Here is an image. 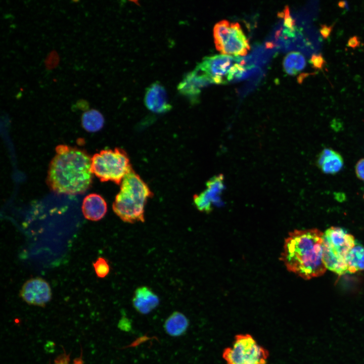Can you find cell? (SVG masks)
<instances>
[{
  "instance_id": "obj_1",
  "label": "cell",
  "mask_w": 364,
  "mask_h": 364,
  "mask_svg": "<svg viewBox=\"0 0 364 364\" xmlns=\"http://www.w3.org/2000/svg\"><path fill=\"white\" fill-rule=\"evenodd\" d=\"M47 181L56 193L68 195L84 193L92 183L91 158L84 150L65 145L56 148Z\"/></svg>"
},
{
  "instance_id": "obj_2",
  "label": "cell",
  "mask_w": 364,
  "mask_h": 364,
  "mask_svg": "<svg viewBox=\"0 0 364 364\" xmlns=\"http://www.w3.org/2000/svg\"><path fill=\"white\" fill-rule=\"evenodd\" d=\"M323 235L317 229L296 230L289 234L281 257L289 271L306 280L320 277L325 272Z\"/></svg>"
},
{
  "instance_id": "obj_3",
  "label": "cell",
  "mask_w": 364,
  "mask_h": 364,
  "mask_svg": "<svg viewBox=\"0 0 364 364\" xmlns=\"http://www.w3.org/2000/svg\"><path fill=\"white\" fill-rule=\"evenodd\" d=\"M153 196L148 186L132 169L123 178L112 204L114 213L124 222L145 221V206Z\"/></svg>"
},
{
  "instance_id": "obj_4",
  "label": "cell",
  "mask_w": 364,
  "mask_h": 364,
  "mask_svg": "<svg viewBox=\"0 0 364 364\" xmlns=\"http://www.w3.org/2000/svg\"><path fill=\"white\" fill-rule=\"evenodd\" d=\"M355 246L354 237L339 227L331 226L323 235V261L327 268L338 275L348 272L347 257Z\"/></svg>"
},
{
  "instance_id": "obj_5",
  "label": "cell",
  "mask_w": 364,
  "mask_h": 364,
  "mask_svg": "<svg viewBox=\"0 0 364 364\" xmlns=\"http://www.w3.org/2000/svg\"><path fill=\"white\" fill-rule=\"evenodd\" d=\"M92 171L103 181H111L119 185L132 168L129 157L123 149H106L91 158Z\"/></svg>"
},
{
  "instance_id": "obj_6",
  "label": "cell",
  "mask_w": 364,
  "mask_h": 364,
  "mask_svg": "<svg viewBox=\"0 0 364 364\" xmlns=\"http://www.w3.org/2000/svg\"><path fill=\"white\" fill-rule=\"evenodd\" d=\"M268 351L248 334L235 336L232 346L226 348L222 357L227 364H266Z\"/></svg>"
},
{
  "instance_id": "obj_7",
  "label": "cell",
  "mask_w": 364,
  "mask_h": 364,
  "mask_svg": "<svg viewBox=\"0 0 364 364\" xmlns=\"http://www.w3.org/2000/svg\"><path fill=\"white\" fill-rule=\"evenodd\" d=\"M213 36L217 50L223 54L244 56L250 49L248 40L238 23L218 22L214 25Z\"/></svg>"
},
{
  "instance_id": "obj_8",
  "label": "cell",
  "mask_w": 364,
  "mask_h": 364,
  "mask_svg": "<svg viewBox=\"0 0 364 364\" xmlns=\"http://www.w3.org/2000/svg\"><path fill=\"white\" fill-rule=\"evenodd\" d=\"M241 62L239 57L219 54L204 58L197 67L210 77L213 83L222 84L243 76L246 69Z\"/></svg>"
},
{
  "instance_id": "obj_9",
  "label": "cell",
  "mask_w": 364,
  "mask_h": 364,
  "mask_svg": "<svg viewBox=\"0 0 364 364\" xmlns=\"http://www.w3.org/2000/svg\"><path fill=\"white\" fill-rule=\"evenodd\" d=\"M206 189L193 197L195 206L200 211L209 213L213 206L222 205L221 195L225 189L224 177L222 174L215 175L206 184Z\"/></svg>"
},
{
  "instance_id": "obj_10",
  "label": "cell",
  "mask_w": 364,
  "mask_h": 364,
  "mask_svg": "<svg viewBox=\"0 0 364 364\" xmlns=\"http://www.w3.org/2000/svg\"><path fill=\"white\" fill-rule=\"evenodd\" d=\"M20 295L29 305L44 307L51 300L52 291L45 280L36 277L27 280L23 284Z\"/></svg>"
},
{
  "instance_id": "obj_11",
  "label": "cell",
  "mask_w": 364,
  "mask_h": 364,
  "mask_svg": "<svg viewBox=\"0 0 364 364\" xmlns=\"http://www.w3.org/2000/svg\"><path fill=\"white\" fill-rule=\"evenodd\" d=\"M213 83L212 80L197 67L188 73L178 85V90L193 102L198 98L202 88Z\"/></svg>"
},
{
  "instance_id": "obj_12",
  "label": "cell",
  "mask_w": 364,
  "mask_h": 364,
  "mask_svg": "<svg viewBox=\"0 0 364 364\" xmlns=\"http://www.w3.org/2000/svg\"><path fill=\"white\" fill-rule=\"evenodd\" d=\"M144 101L146 107L154 113H163L171 109L166 90L159 83H154L147 89Z\"/></svg>"
},
{
  "instance_id": "obj_13",
  "label": "cell",
  "mask_w": 364,
  "mask_h": 364,
  "mask_svg": "<svg viewBox=\"0 0 364 364\" xmlns=\"http://www.w3.org/2000/svg\"><path fill=\"white\" fill-rule=\"evenodd\" d=\"M81 209L86 219L97 221L103 218L106 214L107 205L101 195L92 193L84 198Z\"/></svg>"
},
{
  "instance_id": "obj_14",
  "label": "cell",
  "mask_w": 364,
  "mask_h": 364,
  "mask_svg": "<svg viewBox=\"0 0 364 364\" xmlns=\"http://www.w3.org/2000/svg\"><path fill=\"white\" fill-rule=\"evenodd\" d=\"M319 169L325 174H334L339 172L343 167L344 160L342 156L331 148H325L319 154L316 160Z\"/></svg>"
},
{
  "instance_id": "obj_15",
  "label": "cell",
  "mask_w": 364,
  "mask_h": 364,
  "mask_svg": "<svg viewBox=\"0 0 364 364\" xmlns=\"http://www.w3.org/2000/svg\"><path fill=\"white\" fill-rule=\"evenodd\" d=\"M132 303L138 311L145 314L150 313L159 305V299L149 288L143 286L135 290Z\"/></svg>"
},
{
  "instance_id": "obj_16",
  "label": "cell",
  "mask_w": 364,
  "mask_h": 364,
  "mask_svg": "<svg viewBox=\"0 0 364 364\" xmlns=\"http://www.w3.org/2000/svg\"><path fill=\"white\" fill-rule=\"evenodd\" d=\"M189 326L187 318L179 312L172 313L165 323L166 333L171 336H179L186 332Z\"/></svg>"
},
{
  "instance_id": "obj_17",
  "label": "cell",
  "mask_w": 364,
  "mask_h": 364,
  "mask_svg": "<svg viewBox=\"0 0 364 364\" xmlns=\"http://www.w3.org/2000/svg\"><path fill=\"white\" fill-rule=\"evenodd\" d=\"M306 65L304 56L297 52H292L287 54L283 61V66L285 71L290 75H295L302 70Z\"/></svg>"
},
{
  "instance_id": "obj_18",
  "label": "cell",
  "mask_w": 364,
  "mask_h": 364,
  "mask_svg": "<svg viewBox=\"0 0 364 364\" xmlns=\"http://www.w3.org/2000/svg\"><path fill=\"white\" fill-rule=\"evenodd\" d=\"M81 122L82 126L86 130L96 132L100 130L103 126L104 119L99 111L95 109H91L82 114Z\"/></svg>"
},
{
  "instance_id": "obj_19",
  "label": "cell",
  "mask_w": 364,
  "mask_h": 364,
  "mask_svg": "<svg viewBox=\"0 0 364 364\" xmlns=\"http://www.w3.org/2000/svg\"><path fill=\"white\" fill-rule=\"evenodd\" d=\"M348 272L354 273L364 269V247L354 246L347 257Z\"/></svg>"
},
{
  "instance_id": "obj_20",
  "label": "cell",
  "mask_w": 364,
  "mask_h": 364,
  "mask_svg": "<svg viewBox=\"0 0 364 364\" xmlns=\"http://www.w3.org/2000/svg\"><path fill=\"white\" fill-rule=\"evenodd\" d=\"M96 275L100 278L106 277L110 271V266L107 260L102 257H99L93 263Z\"/></svg>"
},
{
  "instance_id": "obj_21",
  "label": "cell",
  "mask_w": 364,
  "mask_h": 364,
  "mask_svg": "<svg viewBox=\"0 0 364 364\" xmlns=\"http://www.w3.org/2000/svg\"><path fill=\"white\" fill-rule=\"evenodd\" d=\"M52 364H84L82 352L79 357L73 360H71L69 354L64 352L55 358Z\"/></svg>"
},
{
  "instance_id": "obj_22",
  "label": "cell",
  "mask_w": 364,
  "mask_h": 364,
  "mask_svg": "<svg viewBox=\"0 0 364 364\" xmlns=\"http://www.w3.org/2000/svg\"><path fill=\"white\" fill-rule=\"evenodd\" d=\"M356 175L359 179L364 181V158L357 161L355 167Z\"/></svg>"
},
{
  "instance_id": "obj_23",
  "label": "cell",
  "mask_w": 364,
  "mask_h": 364,
  "mask_svg": "<svg viewBox=\"0 0 364 364\" xmlns=\"http://www.w3.org/2000/svg\"><path fill=\"white\" fill-rule=\"evenodd\" d=\"M311 63L314 68L321 69L324 65V60L322 56L314 55L311 58Z\"/></svg>"
},
{
  "instance_id": "obj_24",
  "label": "cell",
  "mask_w": 364,
  "mask_h": 364,
  "mask_svg": "<svg viewBox=\"0 0 364 364\" xmlns=\"http://www.w3.org/2000/svg\"><path fill=\"white\" fill-rule=\"evenodd\" d=\"M330 28H328L327 27H324L323 28V30L322 31V33H323V35L324 36L325 35H328L329 33L330 32Z\"/></svg>"
},
{
  "instance_id": "obj_25",
  "label": "cell",
  "mask_w": 364,
  "mask_h": 364,
  "mask_svg": "<svg viewBox=\"0 0 364 364\" xmlns=\"http://www.w3.org/2000/svg\"><path fill=\"white\" fill-rule=\"evenodd\" d=\"M363 198H364V195H363Z\"/></svg>"
}]
</instances>
